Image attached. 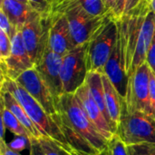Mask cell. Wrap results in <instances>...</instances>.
Instances as JSON below:
<instances>
[{"label": "cell", "instance_id": "6da1fadb", "mask_svg": "<svg viewBox=\"0 0 155 155\" xmlns=\"http://www.w3.org/2000/svg\"><path fill=\"white\" fill-rule=\"evenodd\" d=\"M1 88L10 92L21 104L44 139L51 142L65 155H78L69 143L58 123L46 114L44 108L21 84L15 80L1 74Z\"/></svg>", "mask_w": 155, "mask_h": 155}, {"label": "cell", "instance_id": "7a4b0ae2", "mask_svg": "<svg viewBox=\"0 0 155 155\" xmlns=\"http://www.w3.org/2000/svg\"><path fill=\"white\" fill-rule=\"evenodd\" d=\"M60 115L79 136L98 154L107 147V140L100 134L88 117L75 94H64L60 97Z\"/></svg>", "mask_w": 155, "mask_h": 155}, {"label": "cell", "instance_id": "3957f363", "mask_svg": "<svg viewBox=\"0 0 155 155\" xmlns=\"http://www.w3.org/2000/svg\"><path fill=\"white\" fill-rule=\"evenodd\" d=\"M51 12H61L67 18L75 46L87 44L97 30L113 15L95 17L88 14L78 0H59L51 5Z\"/></svg>", "mask_w": 155, "mask_h": 155}, {"label": "cell", "instance_id": "277c9868", "mask_svg": "<svg viewBox=\"0 0 155 155\" xmlns=\"http://www.w3.org/2000/svg\"><path fill=\"white\" fill-rule=\"evenodd\" d=\"M118 37V24L114 15L97 30L87 43L86 62L89 72L104 74V67L115 46Z\"/></svg>", "mask_w": 155, "mask_h": 155}, {"label": "cell", "instance_id": "5b68a950", "mask_svg": "<svg viewBox=\"0 0 155 155\" xmlns=\"http://www.w3.org/2000/svg\"><path fill=\"white\" fill-rule=\"evenodd\" d=\"M116 134L126 145L143 143H155V119L145 113L129 111L123 101Z\"/></svg>", "mask_w": 155, "mask_h": 155}, {"label": "cell", "instance_id": "8992f818", "mask_svg": "<svg viewBox=\"0 0 155 155\" xmlns=\"http://www.w3.org/2000/svg\"><path fill=\"white\" fill-rule=\"evenodd\" d=\"M86 48L87 44L77 45L63 56L61 80L64 94H75L85 84L88 74Z\"/></svg>", "mask_w": 155, "mask_h": 155}, {"label": "cell", "instance_id": "52a82bcc", "mask_svg": "<svg viewBox=\"0 0 155 155\" xmlns=\"http://www.w3.org/2000/svg\"><path fill=\"white\" fill-rule=\"evenodd\" d=\"M48 16L36 13L20 30L25 47L34 65L37 64L48 47Z\"/></svg>", "mask_w": 155, "mask_h": 155}, {"label": "cell", "instance_id": "ba28073f", "mask_svg": "<svg viewBox=\"0 0 155 155\" xmlns=\"http://www.w3.org/2000/svg\"><path fill=\"white\" fill-rule=\"evenodd\" d=\"M15 81L36 100L47 114L53 118L60 114V99L53 94L49 86L35 67L24 72Z\"/></svg>", "mask_w": 155, "mask_h": 155}, {"label": "cell", "instance_id": "9c48e42d", "mask_svg": "<svg viewBox=\"0 0 155 155\" xmlns=\"http://www.w3.org/2000/svg\"><path fill=\"white\" fill-rule=\"evenodd\" d=\"M151 68L147 63L141 65L129 79L125 105L129 111H138L151 115L149 106Z\"/></svg>", "mask_w": 155, "mask_h": 155}, {"label": "cell", "instance_id": "30bf717a", "mask_svg": "<svg viewBox=\"0 0 155 155\" xmlns=\"http://www.w3.org/2000/svg\"><path fill=\"white\" fill-rule=\"evenodd\" d=\"M48 20V47L64 56L75 47L67 18L61 12H51Z\"/></svg>", "mask_w": 155, "mask_h": 155}, {"label": "cell", "instance_id": "8fae6325", "mask_svg": "<svg viewBox=\"0 0 155 155\" xmlns=\"http://www.w3.org/2000/svg\"><path fill=\"white\" fill-rule=\"evenodd\" d=\"M104 74L109 78L113 85L115 87L122 100L125 101L129 78L126 73L125 59L123 50L122 40L119 35V30L115 46L112 52L109 60L105 64Z\"/></svg>", "mask_w": 155, "mask_h": 155}, {"label": "cell", "instance_id": "7c38bea8", "mask_svg": "<svg viewBox=\"0 0 155 155\" xmlns=\"http://www.w3.org/2000/svg\"><path fill=\"white\" fill-rule=\"evenodd\" d=\"M35 67L25 47L21 32L12 39V50L9 57L1 61V74L16 80L24 72Z\"/></svg>", "mask_w": 155, "mask_h": 155}, {"label": "cell", "instance_id": "4fadbf2b", "mask_svg": "<svg viewBox=\"0 0 155 155\" xmlns=\"http://www.w3.org/2000/svg\"><path fill=\"white\" fill-rule=\"evenodd\" d=\"M63 56L53 52L49 47L45 50L43 57L35 65V68L40 74L46 84L49 86L53 94L60 99L64 94L63 84L61 80V67Z\"/></svg>", "mask_w": 155, "mask_h": 155}, {"label": "cell", "instance_id": "5bb4252c", "mask_svg": "<svg viewBox=\"0 0 155 155\" xmlns=\"http://www.w3.org/2000/svg\"><path fill=\"white\" fill-rule=\"evenodd\" d=\"M75 95L79 99L90 120L95 125L100 134L108 141L115 133L106 121L104 115L93 98L86 83L75 92Z\"/></svg>", "mask_w": 155, "mask_h": 155}, {"label": "cell", "instance_id": "9a60e30c", "mask_svg": "<svg viewBox=\"0 0 155 155\" xmlns=\"http://www.w3.org/2000/svg\"><path fill=\"white\" fill-rule=\"evenodd\" d=\"M155 31V15L149 11L144 22L143 24L140 35L137 41V45L135 47V51L134 54L132 64L130 67V70L128 72V78H132L138 68L143 65L144 63H146V57L147 53L151 45V42L153 37V34Z\"/></svg>", "mask_w": 155, "mask_h": 155}, {"label": "cell", "instance_id": "2e32d148", "mask_svg": "<svg viewBox=\"0 0 155 155\" xmlns=\"http://www.w3.org/2000/svg\"><path fill=\"white\" fill-rule=\"evenodd\" d=\"M0 98L1 102L5 104V105L12 112V114L19 120V122L23 124L25 130L29 133L31 138H35L37 140L44 139L38 129L35 127V125L26 114L24 107L10 92L4 88H0Z\"/></svg>", "mask_w": 155, "mask_h": 155}, {"label": "cell", "instance_id": "e0dca14e", "mask_svg": "<svg viewBox=\"0 0 155 155\" xmlns=\"http://www.w3.org/2000/svg\"><path fill=\"white\" fill-rule=\"evenodd\" d=\"M0 9L18 31L37 13L30 5L16 0H1Z\"/></svg>", "mask_w": 155, "mask_h": 155}, {"label": "cell", "instance_id": "ac0fdd59", "mask_svg": "<svg viewBox=\"0 0 155 155\" xmlns=\"http://www.w3.org/2000/svg\"><path fill=\"white\" fill-rule=\"evenodd\" d=\"M102 74L98 72H89L86 77V84L91 92V94L93 98L94 99L95 103L99 106L100 110L102 111L103 114L104 115L106 121L112 127V129L114 131V133L117 132V127L112 121L107 107H106V102H105V94H104V87L103 84Z\"/></svg>", "mask_w": 155, "mask_h": 155}, {"label": "cell", "instance_id": "d6986e66", "mask_svg": "<svg viewBox=\"0 0 155 155\" xmlns=\"http://www.w3.org/2000/svg\"><path fill=\"white\" fill-rule=\"evenodd\" d=\"M103 84L104 87V94H105V102H106V107L109 113V115L115 124V126L118 128V124L120 123L121 118V113H122V98L120 97L117 90L113 85L109 78L103 74H102Z\"/></svg>", "mask_w": 155, "mask_h": 155}, {"label": "cell", "instance_id": "ffe728a7", "mask_svg": "<svg viewBox=\"0 0 155 155\" xmlns=\"http://www.w3.org/2000/svg\"><path fill=\"white\" fill-rule=\"evenodd\" d=\"M1 120L4 122L6 130L10 131L16 136H22L32 139L29 133L25 130L23 124L19 122V120L12 114V112L5 105L3 102H1Z\"/></svg>", "mask_w": 155, "mask_h": 155}, {"label": "cell", "instance_id": "44dd1931", "mask_svg": "<svg viewBox=\"0 0 155 155\" xmlns=\"http://www.w3.org/2000/svg\"><path fill=\"white\" fill-rule=\"evenodd\" d=\"M104 153L105 155H129L127 145L116 133L107 141V147Z\"/></svg>", "mask_w": 155, "mask_h": 155}, {"label": "cell", "instance_id": "7402d4cb", "mask_svg": "<svg viewBox=\"0 0 155 155\" xmlns=\"http://www.w3.org/2000/svg\"><path fill=\"white\" fill-rule=\"evenodd\" d=\"M129 155H155V143H143L127 145Z\"/></svg>", "mask_w": 155, "mask_h": 155}, {"label": "cell", "instance_id": "603a6c76", "mask_svg": "<svg viewBox=\"0 0 155 155\" xmlns=\"http://www.w3.org/2000/svg\"><path fill=\"white\" fill-rule=\"evenodd\" d=\"M12 50V40L10 37L0 29V60L5 61L11 54Z\"/></svg>", "mask_w": 155, "mask_h": 155}, {"label": "cell", "instance_id": "cb8c5ba5", "mask_svg": "<svg viewBox=\"0 0 155 155\" xmlns=\"http://www.w3.org/2000/svg\"><path fill=\"white\" fill-rule=\"evenodd\" d=\"M0 29L3 30L12 40L14 36L16 35L18 30L15 28V26L11 23L9 18L6 16V15L0 9Z\"/></svg>", "mask_w": 155, "mask_h": 155}, {"label": "cell", "instance_id": "d4e9b609", "mask_svg": "<svg viewBox=\"0 0 155 155\" xmlns=\"http://www.w3.org/2000/svg\"><path fill=\"white\" fill-rule=\"evenodd\" d=\"M28 4L40 15L47 17L51 13V5L48 0H27Z\"/></svg>", "mask_w": 155, "mask_h": 155}, {"label": "cell", "instance_id": "484cf974", "mask_svg": "<svg viewBox=\"0 0 155 155\" xmlns=\"http://www.w3.org/2000/svg\"><path fill=\"white\" fill-rule=\"evenodd\" d=\"M149 106L151 116L155 119V73L151 70L150 73V92H149Z\"/></svg>", "mask_w": 155, "mask_h": 155}, {"label": "cell", "instance_id": "4316f807", "mask_svg": "<svg viewBox=\"0 0 155 155\" xmlns=\"http://www.w3.org/2000/svg\"><path fill=\"white\" fill-rule=\"evenodd\" d=\"M7 144L12 150H14L17 153H20L21 151L25 150V148H30V140L25 137L18 136L17 139L14 140L13 142H11L10 143H7Z\"/></svg>", "mask_w": 155, "mask_h": 155}, {"label": "cell", "instance_id": "83f0119b", "mask_svg": "<svg viewBox=\"0 0 155 155\" xmlns=\"http://www.w3.org/2000/svg\"><path fill=\"white\" fill-rule=\"evenodd\" d=\"M40 143L42 144V147L45 153V155H65L57 147H55L51 142L45 140V139H41Z\"/></svg>", "mask_w": 155, "mask_h": 155}, {"label": "cell", "instance_id": "f1b7e54d", "mask_svg": "<svg viewBox=\"0 0 155 155\" xmlns=\"http://www.w3.org/2000/svg\"><path fill=\"white\" fill-rule=\"evenodd\" d=\"M146 63L148 64L151 70L153 73H155V31L153 40H152L150 47H149V50H148V53H147Z\"/></svg>", "mask_w": 155, "mask_h": 155}, {"label": "cell", "instance_id": "f546056e", "mask_svg": "<svg viewBox=\"0 0 155 155\" xmlns=\"http://www.w3.org/2000/svg\"><path fill=\"white\" fill-rule=\"evenodd\" d=\"M30 155H45V153L42 147L40 140L32 138L30 139Z\"/></svg>", "mask_w": 155, "mask_h": 155}, {"label": "cell", "instance_id": "4dcf8cb0", "mask_svg": "<svg viewBox=\"0 0 155 155\" xmlns=\"http://www.w3.org/2000/svg\"><path fill=\"white\" fill-rule=\"evenodd\" d=\"M113 15L115 19H119L124 15V0H114Z\"/></svg>", "mask_w": 155, "mask_h": 155}, {"label": "cell", "instance_id": "1f68e13d", "mask_svg": "<svg viewBox=\"0 0 155 155\" xmlns=\"http://www.w3.org/2000/svg\"><path fill=\"white\" fill-rule=\"evenodd\" d=\"M0 153L1 155H21L19 153L12 150L5 140H0Z\"/></svg>", "mask_w": 155, "mask_h": 155}, {"label": "cell", "instance_id": "d6a6232c", "mask_svg": "<svg viewBox=\"0 0 155 155\" xmlns=\"http://www.w3.org/2000/svg\"><path fill=\"white\" fill-rule=\"evenodd\" d=\"M141 0H124V14L136 6Z\"/></svg>", "mask_w": 155, "mask_h": 155}, {"label": "cell", "instance_id": "836d02e7", "mask_svg": "<svg viewBox=\"0 0 155 155\" xmlns=\"http://www.w3.org/2000/svg\"><path fill=\"white\" fill-rule=\"evenodd\" d=\"M107 8L113 13L114 11V0H104Z\"/></svg>", "mask_w": 155, "mask_h": 155}, {"label": "cell", "instance_id": "e575fe53", "mask_svg": "<svg viewBox=\"0 0 155 155\" xmlns=\"http://www.w3.org/2000/svg\"><path fill=\"white\" fill-rule=\"evenodd\" d=\"M1 120V119H0ZM0 128H1V131H0V136H1V139L0 140H5V124H4V122L1 120V126H0Z\"/></svg>", "mask_w": 155, "mask_h": 155}, {"label": "cell", "instance_id": "d590c367", "mask_svg": "<svg viewBox=\"0 0 155 155\" xmlns=\"http://www.w3.org/2000/svg\"><path fill=\"white\" fill-rule=\"evenodd\" d=\"M148 5H149V9L151 12H153L155 15V0H150L148 2Z\"/></svg>", "mask_w": 155, "mask_h": 155}, {"label": "cell", "instance_id": "8d00e7d4", "mask_svg": "<svg viewBox=\"0 0 155 155\" xmlns=\"http://www.w3.org/2000/svg\"><path fill=\"white\" fill-rule=\"evenodd\" d=\"M16 1L22 2V3H25V4H28V1H27V0H16ZM28 5H29V4H28Z\"/></svg>", "mask_w": 155, "mask_h": 155}, {"label": "cell", "instance_id": "74e56055", "mask_svg": "<svg viewBox=\"0 0 155 155\" xmlns=\"http://www.w3.org/2000/svg\"><path fill=\"white\" fill-rule=\"evenodd\" d=\"M48 1H49L50 5H52V3H53V1H54V0H48Z\"/></svg>", "mask_w": 155, "mask_h": 155}, {"label": "cell", "instance_id": "f35d334b", "mask_svg": "<svg viewBox=\"0 0 155 155\" xmlns=\"http://www.w3.org/2000/svg\"><path fill=\"white\" fill-rule=\"evenodd\" d=\"M145 1H146V2H147V3H148V2H149V1H150V0H145Z\"/></svg>", "mask_w": 155, "mask_h": 155}, {"label": "cell", "instance_id": "ab89813d", "mask_svg": "<svg viewBox=\"0 0 155 155\" xmlns=\"http://www.w3.org/2000/svg\"><path fill=\"white\" fill-rule=\"evenodd\" d=\"M101 155H105V154H104V153H102V154H101Z\"/></svg>", "mask_w": 155, "mask_h": 155}]
</instances>
